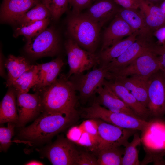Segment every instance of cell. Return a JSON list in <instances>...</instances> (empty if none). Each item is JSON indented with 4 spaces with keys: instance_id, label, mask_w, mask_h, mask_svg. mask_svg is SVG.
Instances as JSON below:
<instances>
[{
    "instance_id": "cell-17",
    "label": "cell",
    "mask_w": 165,
    "mask_h": 165,
    "mask_svg": "<svg viewBox=\"0 0 165 165\" xmlns=\"http://www.w3.org/2000/svg\"><path fill=\"white\" fill-rule=\"evenodd\" d=\"M103 84L109 87L140 118L146 120L150 116L148 109L144 106L129 90L120 83L114 80H108L105 79Z\"/></svg>"
},
{
    "instance_id": "cell-31",
    "label": "cell",
    "mask_w": 165,
    "mask_h": 165,
    "mask_svg": "<svg viewBox=\"0 0 165 165\" xmlns=\"http://www.w3.org/2000/svg\"><path fill=\"white\" fill-rule=\"evenodd\" d=\"M42 3L54 20L59 19L68 9L69 0H42Z\"/></svg>"
},
{
    "instance_id": "cell-12",
    "label": "cell",
    "mask_w": 165,
    "mask_h": 165,
    "mask_svg": "<svg viewBox=\"0 0 165 165\" xmlns=\"http://www.w3.org/2000/svg\"><path fill=\"white\" fill-rule=\"evenodd\" d=\"M16 94L18 112V123L16 126L22 127L42 112L41 97L38 92Z\"/></svg>"
},
{
    "instance_id": "cell-25",
    "label": "cell",
    "mask_w": 165,
    "mask_h": 165,
    "mask_svg": "<svg viewBox=\"0 0 165 165\" xmlns=\"http://www.w3.org/2000/svg\"><path fill=\"white\" fill-rule=\"evenodd\" d=\"M39 80V70L37 65H34L31 69L24 72L13 84L16 93H28L35 87Z\"/></svg>"
},
{
    "instance_id": "cell-34",
    "label": "cell",
    "mask_w": 165,
    "mask_h": 165,
    "mask_svg": "<svg viewBox=\"0 0 165 165\" xmlns=\"http://www.w3.org/2000/svg\"><path fill=\"white\" fill-rule=\"evenodd\" d=\"M79 126L83 131L98 140V126L95 119H89L85 120Z\"/></svg>"
},
{
    "instance_id": "cell-7",
    "label": "cell",
    "mask_w": 165,
    "mask_h": 165,
    "mask_svg": "<svg viewBox=\"0 0 165 165\" xmlns=\"http://www.w3.org/2000/svg\"><path fill=\"white\" fill-rule=\"evenodd\" d=\"M57 33L53 28H47L39 34L27 40L26 52L35 57L53 56L60 50Z\"/></svg>"
},
{
    "instance_id": "cell-2",
    "label": "cell",
    "mask_w": 165,
    "mask_h": 165,
    "mask_svg": "<svg viewBox=\"0 0 165 165\" xmlns=\"http://www.w3.org/2000/svg\"><path fill=\"white\" fill-rule=\"evenodd\" d=\"M42 91V112L78 114L75 109L76 91L67 75L61 74L54 83Z\"/></svg>"
},
{
    "instance_id": "cell-35",
    "label": "cell",
    "mask_w": 165,
    "mask_h": 165,
    "mask_svg": "<svg viewBox=\"0 0 165 165\" xmlns=\"http://www.w3.org/2000/svg\"><path fill=\"white\" fill-rule=\"evenodd\" d=\"M77 144L85 147L97 148L98 140L83 131Z\"/></svg>"
},
{
    "instance_id": "cell-41",
    "label": "cell",
    "mask_w": 165,
    "mask_h": 165,
    "mask_svg": "<svg viewBox=\"0 0 165 165\" xmlns=\"http://www.w3.org/2000/svg\"><path fill=\"white\" fill-rule=\"evenodd\" d=\"M160 71L165 78V52L159 56Z\"/></svg>"
},
{
    "instance_id": "cell-36",
    "label": "cell",
    "mask_w": 165,
    "mask_h": 165,
    "mask_svg": "<svg viewBox=\"0 0 165 165\" xmlns=\"http://www.w3.org/2000/svg\"><path fill=\"white\" fill-rule=\"evenodd\" d=\"M76 164L77 165H98L97 159L85 152H79Z\"/></svg>"
},
{
    "instance_id": "cell-42",
    "label": "cell",
    "mask_w": 165,
    "mask_h": 165,
    "mask_svg": "<svg viewBox=\"0 0 165 165\" xmlns=\"http://www.w3.org/2000/svg\"><path fill=\"white\" fill-rule=\"evenodd\" d=\"M152 51L157 55H160L165 52V44L161 45L156 44L154 47Z\"/></svg>"
},
{
    "instance_id": "cell-9",
    "label": "cell",
    "mask_w": 165,
    "mask_h": 165,
    "mask_svg": "<svg viewBox=\"0 0 165 165\" xmlns=\"http://www.w3.org/2000/svg\"><path fill=\"white\" fill-rule=\"evenodd\" d=\"M73 142L61 138L44 149L43 154L53 165H75L79 155Z\"/></svg>"
},
{
    "instance_id": "cell-15",
    "label": "cell",
    "mask_w": 165,
    "mask_h": 165,
    "mask_svg": "<svg viewBox=\"0 0 165 165\" xmlns=\"http://www.w3.org/2000/svg\"><path fill=\"white\" fill-rule=\"evenodd\" d=\"M96 93L98 96L95 102L110 111L139 118L107 85L103 84L100 86L97 89Z\"/></svg>"
},
{
    "instance_id": "cell-20",
    "label": "cell",
    "mask_w": 165,
    "mask_h": 165,
    "mask_svg": "<svg viewBox=\"0 0 165 165\" xmlns=\"http://www.w3.org/2000/svg\"><path fill=\"white\" fill-rule=\"evenodd\" d=\"M123 20L138 36L152 37L153 33L147 25L139 9L121 7L116 15Z\"/></svg>"
},
{
    "instance_id": "cell-33",
    "label": "cell",
    "mask_w": 165,
    "mask_h": 165,
    "mask_svg": "<svg viewBox=\"0 0 165 165\" xmlns=\"http://www.w3.org/2000/svg\"><path fill=\"white\" fill-rule=\"evenodd\" d=\"M16 125L13 123H8L7 127L0 128V152H6L11 144V139L14 132Z\"/></svg>"
},
{
    "instance_id": "cell-6",
    "label": "cell",
    "mask_w": 165,
    "mask_h": 165,
    "mask_svg": "<svg viewBox=\"0 0 165 165\" xmlns=\"http://www.w3.org/2000/svg\"><path fill=\"white\" fill-rule=\"evenodd\" d=\"M160 70L159 56L152 51L143 54L126 67L113 72H108L107 79L119 76H138L149 78Z\"/></svg>"
},
{
    "instance_id": "cell-37",
    "label": "cell",
    "mask_w": 165,
    "mask_h": 165,
    "mask_svg": "<svg viewBox=\"0 0 165 165\" xmlns=\"http://www.w3.org/2000/svg\"><path fill=\"white\" fill-rule=\"evenodd\" d=\"M92 0H69V3L72 7L73 13H81V11L88 8Z\"/></svg>"
},
{
    "instance_id": "cell-16",
    "label": "cell",
    "mask_w": 165,
    "mask_h": 165,
    "mask_svg": "<svg viewBox=\"0 0 165 165\" xmlns=\"http://www.w3.org/2000/svg\"><path fill=\"white\" fill-rule=\"evenodd\" d=\"M134 33L128 24L120 17L116 16L104 33L102 51Z\"/></svg>"
},
{
    "instance_id": "cell-43",
    "label": "cell",
    "mask_w": 165,
    "mask_h": 165,
    "mask_svg": "<svg viewBox=\"0 0 165 165\" xmlns=\"http://www.w3.org/2000/svg\"><path fill=\"white\" fill-rule=\"evenodd\" d=\"M25 164L27 165H43V164L39 161L32 160L27 163Z\"/></svg>"
},
{
    "instance_id": "cell-27",
    "label": "cell",
    "mask_w": 165,
    "mask_h": 165,
    "mask_svg": "<svg viewBox=\"0 0 165 165\" xmlns=\"http://www.w3.org/2000/svg\"><path fill=\"white\" fill-rule=\"evenodd\" d=\"M141 141L139 134L136 132L130 142H127L124 146V152L121 165H139L140 162L139 159V151L138 146Z\"/></svg>"
},
{
    "instance_id": "cell-10",
    "label": "cell",
    "mask_w": 165,
    "mask_h": 165,
    "mask_svg": "<svg viewBox=\"0 0 165 165\" xmlns=\"http://www.w3.org/2000/svg\"><path fill=\"white\" fill-rule=\"evenodd\" d=\"M148 104L150 116L161 117L165 115V78L160 70L148 78Z\"/></svg>"
},
{
    "instance_id": "cell-28",
    "label": "cell",
    "mask_w": 165,
    "mask_h": 165,
    "mask_svg": "<svg viewBox=\"0 0 165 165\" xmlns=\"http://www.w3.org/2000/svg\"><path fill=\"white\" fill-rule=\"evenodd\" d=\"M50 13L42 2H40L27 12L18 21L19 25L28 24L50 18Z\"/></svg>"
},
{
    "instance_id": "cell-18",
    "label": "cell",
    "mask_w": 165,
    "mask_h": 165,
    "mask_svg": "<svg viewBox=\"0 0 165 165\" xmlns=\"http://www.w3.org/2000/svg\"><path fill=\"white\" fill-rule=\"evenodd\" d=\"M148 78L134 75L128 77H117L110 80H114L122 85L147 108L148 102Z\"/></svg>"
},
{
    "instance_id": "cell-5",
    "label": "cell",
    "mask_w": 165,
    "mask_h": 165,
    "mask_svg": "<svg viewBox=\"0 0 165 165\" xmlns=\"http://www.w3.org/2000/svg\"><path fill=\"white\" fill-rule=\"evenodd\" d=\"M108 75L106 66L100 65V67H94L85 74L83 73L73 75L69 79L79 92L80 98L85 101L96 93L97 88L103 85Z\"/></svg>"
},
{
    "instance_id": "cell-3",
    "label": "cell",
    "mask_w": 165,
    "mask_h": 165,
    "mask_svg": "<svg viewBox=\"0 0 165 165\" xmlns=\"http://www.w3.org/2000/svg\"><path fill=\"white\" fill-rule=\"evenodd\" d=\"M67 26L72 38L80 47L95 53L101 27L81 13H73L68 20Z\"/></svg>"
},
{
    "instance_id": "cell-23",
    "label": "cell",
    "mask_w": 165,
    "mask_h": 165,
    "mask_svg": "<svg viewBox=\"0 0 165 165\" xmlns=\"http://www.w3.org/2000/svg\"><path fill=\"white\" fill-rule=\"evenodd\" d=\"M31 65L23 56L9 55L6 58L5 66L8 72L7 86H12L13 83L24 72L31 69Z\"/></svg>"
},
{
    "instance_id": "cell-21",
    "label": "cell",
    "mask_w": 165,
    "mask_h": 165,
    "mask_svg": "<svg viewBox=\"0 0 165 165\" xmlns=\"http://www.w3.org/2000/svg\"><path fill=\"white\" fill-rule=\"evenodd\" d=\"M138 1L139 9L147 25L153 33L165 26V14L159 5L145 0Z\"/></svg>"
},
{
    "instance_id": "cell-1",
    "label": "cell",
    "mask_w": 165,
    "mask_h": 165,
    "mask_svg": "<svg viewBox=\"0 0 165 165\" xmlns=\"http://www.w3.org/2000/svg\"><path fill=\"white\" fill-rule=\"evenodd\" d=\"M78 117V114L42 112L31 125L21 127L19 137L35 143L47 141L72 125Z\"/></svg>"
},
{
    "instance_id": "cell-40",
    "label": "cell",
    "mask_w": 165,
    "mask_h": 165,
    "mask_svg": "<svg viewBox=\"0 0 165 165\" xmlns=\"http://www.w3.org/2000/svg\"><path fill=\"white\" fill-rule=\"evenodd\" d=\"M153 35L157 39L161 44H165V26L155 31Z\"/></svg>"
},
{
    "instance_id": "cell-38",
    "label": "cell",
    "mask_w": 165,
    "mask_h": 165,
    "mask_svg": "<svg viewBox=\"0 0 165 165\" xmlns=\"http://www.w3.org/2000/svg\"><path fill=\"white\" fill-rule=\"evenodd\" d=\"M82 132L83 130L79 126L72 127L67 133V138L72 142L77 143Z\"/></svg>"
},
{
    "instance_id": "cell-26",
    "label": "cell",
    "mask_w": 165,
    "mask_h": 165,
    "mask_svg": "<svg viewBox=\"0 0 165 165\" xmlns=\"http://www.w3.org/2000/svg\"><path fill=\"white\" fill-rule=\"evenodd\" d=\"M65 44L70 48L84 65L86 71L100 64L99 55L82 49L72 38L68 39Z\"/></svg>"
},
{
    "instance_id": "cell-30",
    "label": "cell",
    "mask_w": 165,
    "mask_h": 165,
    "mask_svg": "<svg viewBox=\"0 0 165 165\" xmlns=\"http://www.w3.org/2000/svg\"><path fill=\"white\" fill-rule=\"evenodd\" d=\"M50 22V18L37 21L24 25H19L13 35L15 37L24 36L29 40L40 33L46 28Z\"/></svg>"
},
{
    "instance_id": "cell-8",
    "label": "cell",
    "mask_w": 165,
    "mask_h": 165,
    "mask_svg": "<svg viewBox=\"0 0 165 165\" xmlns=\"http://www.w3.org/2000/svg\"><path fill=\"white\" fill-rule=\"evenodd\" d=\"M95 119L98 126L99 151L113 147L124 146L137 130L121 128L101 120Z\"/></svg>"
},
{
    "instance_id": "cell-19",
    "label": "cell",
    "mask_w": 165,
    "mask_h": 165,
    "mask_svg": "<svg viewBox=\"0 0 165 165\" xmlns=\"http://www.w3.org/2000/svg\"><path fill=\"white\" fill-rule=\"evenodd\" d=\"M64 63L58 57L47 63L37 64L39 70V80L34 88L40 91L54 83L57 79Z\"/></svg>"
},
{
    "instance_id": "cell-29",
    "label": "cell",
    "mask_w": 165,
    "mask_h": 165,
    "mask_svg": "<svg viewBox=\"0 0 165 165\" xmlns=\"http://www.w3.org/2000/svg\"><path fill=\"white\" fill-rule=\"evenodd\" d=\"M113 147L99 151L98 165H121L124 149Z\"/></svg>"
},
{
    "instance_id": "cell-13",
    "label": "cell",
    "mask_w": 165,
    "mask_h": 165,
    "mask_svg": "<svg viewBox=\"0 0 165 165\" xmlns=\"http://www.w3.org/2000/svg\"><path fill=\"white\" fill-rule=\"evenodd\" d=\"M42 0H3L1 5L0 18L2 21L17 23L31 8Z\"/></svg>"
},
{
    "instance_id": "cell-4",
    "label": "cell",
    "mask_w": 165,
    "mask_h": 165,
    "mask_svg": "<svg viewBox=\"0 0 165 165\" xmlns=\"http://www.w3.org/2000/svg\"><path fill=\"white\" fill-rule=\"evenodd\" d=\"M82 115L85 118L97 119L121 128L143 132L151 123L138 117L112 112L95 101L91 106L82 108Z\"/></svg>"
},
{
    "instance_id": "cell-24",
    "label": "cell",
    "mask_w": 165,
    "mask_h": 165,
    "mask_svg": "<svg viewBox=\"0 0 165 165\" xmlns=\"http://www.w3.org/2000/svg\"><path fill=\"white\" fill-rule=\"evenodd\" d=\"M134 33L107 49L101 51L99 55L101 65H106L122 55L137 39Z\"/></svg>"
},
{
    "instance_id": "cell-39",
    "label": "cell",
    "mask_w": 165,
    "mask_h": 165,
    "mask_svg": "<svg viewBox=\"0 0 165 165\" xmlns=\"http://www.w3.org/2000/svg\"><path fill=\"white\" fill-rule=\"evenodd\" d=\"M120 7L127 9H139L138 0H113Z\"/></svg>"
},
{
    "instance_id": "cell-32",
    "label": "cell",
    "mask_w": 165,
    "mask_h": 165,
    "mask_svg": "<svg viewBox=\"0 0 165 165\" xmlns=\"http://www.w3.org/2000/svg\"><path fill=\"white\" fill-rule=\"evenodd\" d=\"M65 48L69 68L68 73L67 75L68 78H69L73 75L83 73L86 71L84 65L70 48L65 44Z\"/></svg>"
},
{
    "instance_id": "cell-44",
    "label": "cell",
    "mask_w": 165,
    "mask_h": 165,
    "mask_svg": "<svg viewBox=\"0 0 165 165\" xmlns=\"http://www.w3.org/2000/svg\"><path fill=\"white\" fill-rule=\"evenodd\" d=\"M159 6L165 14V0H163Z\"/></svg>"
},
{
    "instance_id": "cell-22",
    "label": "cell",
    "mask_w": 165,
    "mask_h": 165,
    "mask_svg": "<svg viewBox=\"0 0 165 165\" xmlns=\"http://www.w3.org/2000/svg\"><path fill=\"white\" fill-rule=\"evenodd\" d=\"M16 96L14 89L13 87L10 88L1 101L0 105L1 124L12 123H15L16 126L17 124L18 114Z\"/></svg>"
},
{
    "instance_id": "cell-11",
    "label": "cell",
    "mask_w": 165,
    "mask_h": 165,
    "mask_svg": "<svg viewBox=\"0 0 165 165\" xmlns=\"http://www.w3.org/2000/svg\"><path fill=\"white\" fill-rule=\"evenodd\" d=\"M156 44L152 37L138 36L136 41L122 55L106 65L108 71L113 72L126 67L143 54L152 51Z\"/></svg>"
},
{
    "instance_id": "cell-14",
    "label": "cell",
    "mask_w": 165,
    "mask_h": 165,
    "mask_svg": "<svg viewBox=\"0 0 165 165\" xmlns=\"http://www.w3.org/2000/svg\"><path fill=\"white\" fill-rule=\"evenodd\" d=\"M120 7L113 0H98L82 14L102 27L115 17Z\"/></svg>"
},
{
    "instance_id": "cell-45",
    "label": "cell",
    "mask_w": 165,
    "mask_h": 165,
    "mask_svg": "<svg viewBox=\"0 0 165 165\" xmlns=\"http://www.w3.org/2000/svg\"><path fill=\"white\" fill-rule=\"evenodd\" d=\"M153 4L159 5L163 0H145Z\"/></svg>"
}]
</instances>
